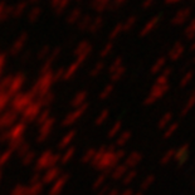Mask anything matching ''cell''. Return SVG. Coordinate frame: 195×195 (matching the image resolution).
I'll return each mask as SVG.
<instances>
[{
  "label": "cell",
  "instance_id": "cell-2",
  "mask_svg": "<svg viewBox=\"0 0 195 195\" xmlns=\"http://www.w3.org/2000/svg\"><path fill=\"white\" fill-rule=\"evenodd\" d=\"M170 121H171V116H170V115H166V116H164V117H162V118L159 121V123H157L159 128H160V130H165V128L169 126Z\"/></svg>",
  "mask_w": 195,
  "mask_h": 195
},
{
  "label": "cell",
  "instance_id": "cell-4",
  "mask_svg": "<svg viewBox=\"0 0 195 195\" xmlns=\"http://www.w3.org/2000/svg\"><path fill=\"white\" fill-rule=\"evenodd\" d=\"M176 127H178V125L176 123H173L171 126H168L166 128V131H165V137H170L175 131H176Z\"/></svg>",
  "mask_w": 195,
  "mask_h": 195
},
{
  "label": "cell",
  "instance_id": "cell-1",
  "mask_svg": "<svg viewBox=\"0 0 195 195\" xmlns=\"http://www.w3.org/2000/svg\"><path fill=\"white\" fill-rule=\"evenodd\" d=\"M188 159V147L186 146H183L180 149H178V151H175L174 154V160L176 162H179V164H183V162H185Z\"/></svg>",
  "mask_w": 195,
  "mask_h": 195
},
{
  "label": "cell",
  "instance_id": "cell-3",
  "mask_svg": "<svg viewBox=\"0 0 195 195\" xmlns=\"http://www.w3.org/2000/svg\"><path fill=\"white\" fill-rule=\"evenodd\" d=\"M174 154H175V150H169V152H166L164 156H162L161 162H162V164H166V162H169L171 159H174Z\"/></svg>",
  "mask_w": 195,
  "mask_h": 195
}]
</instances>
